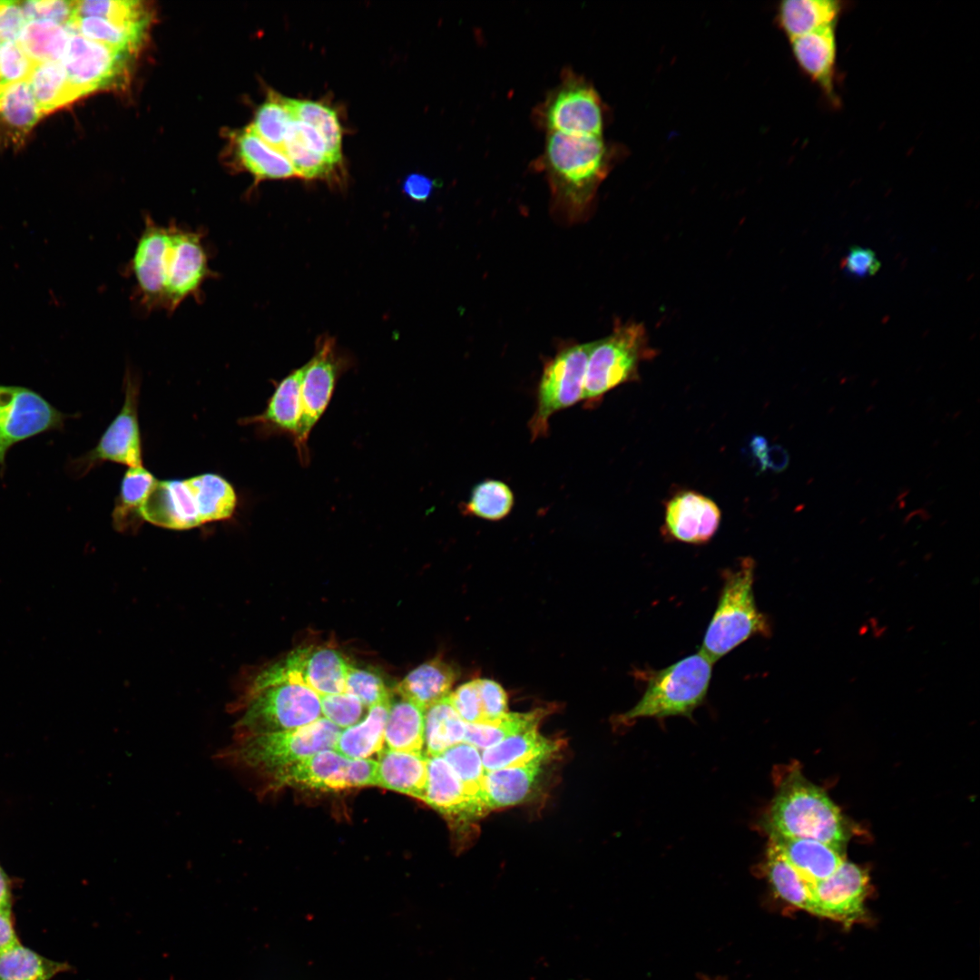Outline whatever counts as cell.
I'll return each instance as SVG.
<instances>
[{"label":"cell","mask_w":980,"mask_h":980,"mask_svg":"<svg viewBox=\"0 0 980 980\" xmlns=\"http://www.w3.org/2000/svg\"><path fill=\"white\" fill-rule=\"evenodd\" d=\"M202 239L201 231L145 218L130 261L144 309L173 312L185 299L200 298L203 283L213 276Z\"/></svg>","instance_id":"1"},{"label":"cell","mask_w":980,"mask_h":980,"mask_svg":"<svg viewBox=\"0 0 980 980\" xmlns=\"http://www.w3.org/2000/svg\"><path fill=\"white\" fill-rule=\"evenodd\" d=\"M602 136L546 132L541 163L551 191L553 211L567 222L587 215L606 173Z\"/></svg>","instance_id":"2"},{"label":"cell","mask_w":980,"mask_h":980,"mask_svg":"<svg viewBox=\"0 0 980 980\" xmlns=\"http://www.w3.org/2000/svg\"><path fill=\"white\" fill-rule=\"evenodd\" d=\"M763 828L769 838H811L841 850L849 838L848 823L838 807L799 768L789 769L779 781Z\"/></svg>","instance_id":"3"},{"label":"cell","mask_w":980,"mask_h":980,"mask_svg":"<svg viewBox=\"0 0 980 980\" xmlns=\"http://www.w3.org/2000/svg\"><path fill=\"white\" fill-rule=\"evenodd\" d=\"M238 504L232 485L220 475L205 473L185 479L157 480L141 508L143 522L172 530H188L230 519Z\"/></svg>","instance_id":"4"},{"label":"cell","mask_w":980,"mask_h":980,"mask_svg":"<svg viewBox=\"0 0 980 980\" xmlns=\"http://www.w3.org/2000/svg\"><path fill=\"white\" fill-rule=\"evenodd\" d=\"M340 729L320 717L295 729L231 737L215 757L226 766L255 773L268 782L276 774L298 761L325 750L334 749Z\"/></svg>","instance_id":"5"},{"label":"cell","mask_w":980,"mask_h":980,"mask_svg":"<svg viewBox=\"0 0 980 980\" xmlns=\"http://www.w3.org/2000/svg\"><path fill=\"white\" fill-rule=\"evenodd\" d=\"M755 562L750 557L725 571L723 584L700 651L713 663L755 635L769 637V618L757 607L753 583Z\"/></svg>","instance_id":"6"},{"label":"cell","mask_w":980,"mask_h":980,"mask_svg":"<svg viewBox=\"0 0 980 980\" xmlns=\"http://www.w3.org/2000/svg\"><path fill=\"white\" fill-rule=\"evenodd\" d=\"M230 706V712L238 715L232 737L295 729L321 717L319 695L305 684L290 681H251Z\"/></svg>","instance_id":"7"},{"label":"cell","mask_w":980,"mask_h":980,"mask_svg":"<svg viewBox=\"0 0 980 980\" xmlns=\"http://www.w3.org/2000/svg\"><path fill=\"white\" fill-rule=\"evenodd\" d=\"M713 662L700 650L649 674L640 701L619 716L622 723L638 719L691 718L703 703L710 683Z\"/></svg>","instance_id":"8"},{"label":"cell","mask_w":980,"mask_h":980,"mask_svg":"<svg viewBox=\"0 0 980 980\" xmlns=\"http://www.w3.org/2000/svg\"><path fill=\"white\" fill-rule=\"evenodd\" d=\"M655 355L643 324L616 321L610 335L592 342L584 378V407L594 408L609 391L637 381L642 362Z\"/></svg>","instance_id":"9"},{"label":"cell","mask_w":980,"mask_h":980,"mask_svg":"<svg viewBox=\"0 0 980 980\" xmlns=\"http://www.w3.org/2000/svg\"><path fill=\"white\" fill-rule=\"evenodd\" d=\"M591 348L592 342L571 345L544 364L535 409L528 425L532 441L548 435L549 419L554 414L583 400Z\"/></svg>","instance_id":"10"},{"label":"cell","mask_w":980,"mask_h":980,"mask_svg":"<svg viewBox=\"0 0 980 980\" xmlns=\"http://www.w3.org/2000/svg\"><path fill=\"white\" fill-rule=\"evenodd\" d=\"M139 395L140 382L128 371L124 377V401L120 412L93 448L67 462L66 472L72 477L81 478L104 462L129 467L142 466L138 420Z\"/></svg>","instance_id":"11"},{"label":"cell","mask_w":980,"mask_h":980,"mask_svg":"<svg viewBox=\"0 0 980 980\" xmlns=\"http://www.w3.org/2000/svg\"><path fill=\"white\" fill-rule=\"evenodd\" d=\"M348 360L338 354L335 340L320 337L313 357L304 364L299 387L300 421L293 445L300 465L308 466V446L311 430L327 409L338 379L347 369Z\"/></svg>","instance_id":"12"},{"label":"cell","mask_w":980,"mask_h":980,"mask_svg":"<svg viewBox=\"0 0 980 980\" xmlns=\"http://www.w3.org/2000/svg\"><path fill=\"white\" fill-rule=\"evenodd\" d=\"M74 416L58 410L40 393L22 386L0 384V471L16 444L50 431H61Z\"/></svg>","instance_id":"13"},{"label":"cell","mask_w":980,"mask_h":980,"mask_svg":"<svg viewBox=\"0 0 980 980\" xmlns=\"http://www.w3.org/2000/svg\"><path fill=\"white\" fill-rule=\"evenodd\" d=\"M132 55L72 31L62 64L82 97L97 90L122 87L130 74Z\"/></svg>","instance_id":"14"},{"label":"cell","mask_w":980,"mask_h":980,"mask_svg":"<svg viewBox=\"0 0 980 980\" xmlns=\"http://www.w3.org/2000/svg\"><path fill=\"white\" fill-rule=\"evenodd\" d=\"M537 119L546 132L602 136L599 96L592 85L573 73L564 74L537 109Z\"/></svg>","instance_id":"15"},{"label":"cell","mask_w":980,"mask_h":980,"mask_svg":"<svg viewBox=\"0 0 980 980\" xmlns=\"http://www.w3.org/2000/svg\"><path fill=\"white\" fill-rule=\"evenodd\" d=\"M348 663L328 647H303L262 670L254 678L261 683L284 681L300 682L319 696L345 691Z\"/></svg>","instance_id":"16"},{"label":"cell","mask_w":980,"mask_h":980,"mask_svg":"<svg viewBox=\"0 0 980 980\" xmlns=\"http://www.w3.org/2000/svg\"><path fill=\"white\" fill-rule=\"evenodd\" d=\"M868 889L867 872L845 859L831 876L813 885V915L845 926L864 922Z\"/></svg>","instance_id":"17"},{"label":"cell","mask_w":980,"mask_h":980,"mask_svg":"<svg viewBox=\"0 0 980 980\" xmlns=\"http://www.w3.org/2000/svg\"><path fill=\"white\" fill-rule=\"evenodd\" d=\"M720 523V511L716 503L694 491L677 493L665 506V532L680 542L705 544L715 534Z\"/></svg>","instance_id":"18"},{"label":"cell","mask_w":980,"mask_h":980,"mask_svg":"<svg viewBox=\"0 0 980 980\" xmlns=\"http://www.w3.org/2000/svg\"><path fill=\"white\" fill-rule=\"evenodd\" d=\"M350 760L334 749L321 750L276 774L268 782V788L276 789L291 786L319 790L351 789Z\"/></svg>","instance_id":"19"},{"label":"cell","mask_w":980,"mask_h":980,"mask_svg":"<svg viewBox=\"0 0 980 980\" xmlns=\"http://www.w3.org/2000/svg\"><path fill=\"white\" fill-rule=\"evenodd\" d=\"M303 372L304 365L289 372L275 385L265 409L240 419L239 423L254 426L261 437L288 436L293 441L300 421L299 387Z\"/></svg>","instance_id":"20"},{"label":"cell","mask_w":980,"mask_h":980,"mask_svg":"<svg viewBox=\"0 0 980 980\" xmlns=\"http://www.w3.org/2000/svg\"><path fill=\"white\" fill-rule=\"evenodd\" d=\"M835 25L826 26L790 40L799 67L818 85L832 103H837L835 73L837 41Z\"/></svg>","instance_id":"21"},{"label":"cell","mask_w":980,"mask_h":980,"mask_svg":"<svg viewBox=\"0 0 980 980\" xmlns=\"http://www.w3.org/2000/svg\"><path fill=\"white\" fill-rule=\"evenodd\" d=\"M421 800L452 818L469 820L482 817L441 755L427 757V779Z\"/></svg>","instance_id":"22"},{"label":"cell","mask_w":980,"mask_h":980,"mask_svg":"<svg viewBox=\"0 0 980 980\" xmlns=\"http://www.w3.org/2000/svg\"><path fill=\"white\" fill-rule=\"evenodd\" d=\"M549 759L541 757L519 765L485 771L483 789L489 811L525 800L537 784L544 762Z\"/></svg>","instance_id":"23"},{"label":"cell","mask_w":980,"mask_h":980,"mask_svg":"<svg viewBox=\"0 0 980 980\" xmlns=\"http://www.w3.org/2000/svg\"><path fill=\"white\" fill-rule=\"evenodd\" d=\"M769 842L812 886L831 876L846 859L844 850L816 839L775 837Z\"/></svg>","instance_id":"24"},{"label":"cell","mask_w":980,"mask_h":980,"mask_svg":"<svg viewBox=\"0 0 980 980\" xmlns=\"http://www.w3.org/2000/svg\"><path fill=\"white\" fill-rule=\"evenodd\" d=\"M42 115L27 81L1 87L0 145H22Z\"/></svg>","instance_id":"25"},{"label":"cell","mask_w":980,"mask_h":980,"mask_svg":"<svg viewBox=\"0 0 980 980\" xmlns=\"http://www.w3.org/2000/svg\"><path fill=\"white\" fill-rule=\"evenodd\" d=\"M426 779L427 757L422 752H380L377 786L422 799Z\"/></svg>","instance_id":"26"},{"label":"cell","mask_w":980,"mask_h":980,"mask_svg":"<svg viewBox=\"0 0 980 980\" xmlns=\"http://www.w3.org/2000/svg\"><path fill=\"white\" fill-rule=\"evenodd\" d=\"M457 672L441 659L428 661L411 671L394 688L401 699L410 701L425 710L450 694Z\"/></svg>","instance_id":"27"},{"label":"cell","mask_w":980,"mask_h":980,"mask_svg":"<svg viewBox=\"0 0 980 980\" xmlns=\"http://www.w3.org/2000/svg\"><path fill=\"white\" fill-rule=\"evenodd\" d=\"M561 748L558 740L547 739L538 731V725L505 738L482 752L485 771L528 762L536 758H551Z\"/></svg>","instance_id":"28"},{"label":"cell","mask_w":980,"mask_h":980,"mask_svg":"<svg viewBox=\"0 0 980 980\" xmlns=\"http://www.w3.org/2000/svg\"><path fill=\"white\" fill-rule=\"evenodd\" d=\"M234 144L239 162L256 181L296 176L286 155L266 143L250 125L235 135Z\"/></svg>","instance_id":"29"},{"label":"cell","mask_w":980,"mask_h":980,"mask_svg":"<svg viewBox=\"0 0 980 980\" xmlns=\"http://www.w3.org/2000/svg\"><path fill=\"white\" fill-rule=\"evenodd\" d=\"M391 699L368 709L367 716L340 731L334 750L348 759H368L383 750Z\"/></svg>","instance_id":"30"},{"label":"cell","mask_w":980,"mask_h":980,"mask_svg":"<svg viewBox=\"0 0 980 980\" xmlns=\"http://www.w3.org/2000/svg\"><path fill=\"white\" fill-rule=\"evenodd\" d=\"M766 878L775 896L792 907L813 915V886L769 842L764 865Z\"/></svg>","instance_id":"31"},{"label":"cell","mask_w":980,"mask_h":980,"mask_svg":"<svg viewBox=\"0 0 980 980\" xmlns=\"http://www.w3.org/2000/svg\"><path fill=\"white\" fill-rule=\"evenodd\" d=\"M156 481L153 475L142 466L127 469L112 513L113 524L117 531L139 529L143 522L141 508Z\"/></svg>","instance_id":"32"},{"label":"cell","mask_w":980,"mask_h":980,"mask_svg":"<svg viewBox=\"0 0 980 980\" xmlns=\"http://www.w3.org/2000/svg\"><path fill=\"white\" fill-rule=\"evenodd\" d=\"M842 4L833 0H788L780 4L779 22L791 39L836 25Z\"/></svg>","instance_id":"33"},{"label":"cell","mask_w":980,"mask_h":980,"mask_svg":"<svg viewBox=\"0 0 980 980\" xmlns=\"http://www.w3.org/2000/svg\"><path fill=\"white\" fill-rule=\"evenodd\" d=\"M425 710L401 699L390 703L385 742L388 750L421 752L425 745Z\"/></svg>","instance_id":"34"},{"label":"cell","mask_w":980,"mask_h":980,"mask_svg":"<svg viewBox=\"0 0 980 980\" xmlns=\"http://www.w3.org/2000/svg\"><path fill=\"white\" fill-rule=\"evenodd\" d=\"M72 31L46 20L26 22L16 41L29 58L36 63H62Z\"/></svg>","instance_id":"35"},{"label":"cell","mask_w":980,"mask_h":980,"mask_svg":"<svg viewBox=\"0 0 980 980\" xmlns=\"http://www.w3.org/2000/svg\"><path fill=\"white\" fill-rule=\"evenodd\" d=\"M42 114H46L80 96L70 83L62 63H36L27 80Z\"/></svg>","instance_id":"36"},{"label":"cell","mask_w":980,"mask_h":980,"mask_svg":"<svg viewBox=\"0 0 980 980\" xmlns=\"http://www.w3.org/2000/svg\"><path fill=\"white\" fill-rule=\"evenodd\" d=\"M68 28L92 41L134 54L143 44L148 26L98 16H76Z\"/></svg>","instance_id":"37"},{"label":"cell","mask_w":980,"mask_h":980,"mask_svg":"<svg viewBox=\"0 0 980 980\" xmlns=\"http://www.w3.org/2000/svg\"><path fill=\"white\" fill-rule=\"evenodd\" d=\"M449 695L425 711V745L429 756L441 755L465 740L466 723L456 713Z\"/></svg>","instance_id":"38"},{"label":"cell","mask_w":980,"mask_h":980,"mask_svg":"<svg viewBox=\"0 0 980 980\" xmlns=\"http://www.w3.org/2000/svg\"><path fill=\"white\" fill-rule=\"evenodd\" d=\"M68 969L20 944L0 954V980H51Z\"/></svg>","instance_id":"39"},{"label":"cell","mask_w":980,"mask_h":980,"mask_svg":"<svg viewBox=\"0 0 980 980\" xmlns=\"http://www.w3.org/2000/svg\"><path fill=\"white\" fill-rule=\"evenodd\" d=\"M441 756L454 769L467 797L481 815L488 813L483 789L485 770L479 750L466 742H461L446 750Z\"/></svg>","instance_id":"40"},{"label":"cell","mask_w":980,"mask_h":980,"mask_svg":"<svg viewBox=\"0 0 980 980\" xmlns=\"http://www.w3.org/2000/svg\"><path fill=\"white\" fill-rule=\"evenodd\" d=\"M514 505V495L507 484L497 479H485L472 488L460 509L465 515L499 521L511 513Z\"/></svg>","instance_id":"41"},{"label":"cell","mask_w":980,"mask_h":980,"mask_svg":"<svg viewBox=\"0 0 980 980\" xmlns=\"http://www.w3.org/2000/svg\"><path fill=\"white\" fill-rule=\"evenodd\" d=\"M545 712L543 709L526 713L508 712L493 722L466 723L464 742L478 750H486L523 730L539 725Z\"/></svg>","instance_id":"42"},{"label":"cell","mask_w":980,"mask_h":980,"mask_svg":"<svg viewBox=\"0 0 980 980\" xmlns=\"http://www.w3.org/2000/svg\"><path fill=\"white\" fill-rule=\"evenodd\" d=\"M294 119L314 127L325 139L333 156L342 159V126L337 112L328 104L309 100L284 97Z\"/></svg>","instance_id":"43"},{"label":"cell","mask_w":980,"mask_h":980,"mask_svg":"<svg viewBox=\"0 0 980 980\" xmlns=\"http://www.w3.org/2000/svg\"><path fill=\"white\" fill-rule=\"evenodd\" d=\"M293 119L284 96L270 93L257 109L250 126L266 143L283 153L284 139Z\"/></svg>","instance_id":"44"},{"label":"cell","mask_w":980,"mask_h":980,"mask_svg":"<svg viewBox=\"0 0 980 980\" xmlns=\"http://www.w3.org/2000/svg\"><path fill=\"white\" fill-rule=\"evenodd\" d=\"M76 16H98L126 24L146 25L151 15L145 3L135 0L75 1Z\"/></svg>","instance_id":"45"},{"label":"cell","mask_w":980,"mask_h":980,"mask_svg":"<svg viewBox=\"0 0 980 980\" xmlns=\"http://www.w3.org/2000/svg\"><path fill=\"white\" fill-rule=\"evenodd\" d=\"M283 153L290 162L296 176L307 179H328L338 165L330 158L315 152L296 136L290 125L284 139Z\"/></svg>","instance_id":"46"},{"label":"cell","mask_w":980,"mask_h":980,"mask_svg":"<svg viewBox=\"0 0 980 980\" xmlns=\"http://www.w3.org/2000/svg\"><path fill=\"white\" fill-rule=\"evenodd\" d=\"M345 691L356 696L368 709L390 698L384 681L378 675L349 664L346 675Z\"/></svg>","instance_id":"47"},{"label":"cell","mask_w":980,"mask_h":980,"mask_svg":"<svg viewBox=\"0 0 980 980\" xmlns=\"http://www.w3.org/2000/svg\"><path fill=\"white\" fill-rule=\"evenodd\" d=\"M321 714L339 729L348 728L361 720L364 705L346 691L319 696Z\"/></svg>","instance_id":"48"},{"label":"cell","mask_w":980,"mask_h":980,"mask_svg":"<svg viewBox=\"0 0 980 980\" xmlns=\"http://www.w3.org/2000/svg\"><path fill=\"white\" fill-rule=\"evenodd\" d=\"M34 64L17 42H1L0 88L27 81Z\"/></svg>","instance_id":"49"},{"label":"cell","mask_w":980,"mask_h":980,"mask_svg":"<svg viewBox=\"0 0 980 980\" xmlns=\"http://www.w3.org/2000/svg\"><path fill=\"white\" fill-rule=\"evenodd\" d=\"M26 22L46 20L68 27L75 17V1L31 0L21 2Z\"/></svg>","instance_id":"50"},{"label":"cell","mask_w":980,"mask_h":980,"mask_svg":"<svg viewBox=\"0 0 980 980\" xmlns=\"http://www.w3.org/2000/svg\"><path fill=\"white\" fill-rule=\"evenodd\" d=\"M475 681L485 722H493L506 715L507 695L503 688L488 679H478Z\"/></svg>","instance_id":"51"},{"label":"cell","mask_w":980,"mask_h":980,"mask_svg":"<svg viewBox=\"0 0 980 980\" xmlns=\"http://www.w3.org/2000/svg\"><path fill=\"white\" fill-rule=\"evenodd\" d=\"M449 697L456 713L466 723L485 722L475 680L462 684Z\"/></svg>","instance_id":"52"},{"label":"cell","mask_w":980,"mask_h":980,"mask_svg":"<svg viewBox=\"0 0 980 980\" xmlns=\"http://www.w3.org/2000/svg\"><path fill=\"white\" fill-rule=\"evenodd\" d=\"M841 266L850 276L864 278L875 275L881 264L871 249L853 246L842 260Z\"/></svg>","instance_id":"53"},{"label":"cell","mask_w":980,"mask_h":980,"mask_svg":"<svg viewBox=\"0 0 980 980\" xmlns=\"http://www.w3.org/2000/svg\"><path fill=\"white\" fill-rule=\"evenodd\" d=\"M26 24L21 2L0 0V41L16 42Z\"/></svg>","instance_id":"54"},{"label":"cell","mask_w":980,"mask_h":980,"mask_svg":"<svg viewBox=\"0 0 980 980\" xmlns=\"http://www.w3.org/2000/svg\"><path fill=\"white\" fill-rule=\"evenodd\" d=\"M436 181L427 176L412 173L406 177L402 184L404 193L416 201H426L432 194Z\"/></svg>","instance_id":"55"},{"label":"cell","mask_w":980,"mask_h":980,"mask_svg":"<svg viewBox=\"0 0 980 980\" xmlns=\"http://www.w3.org/2000/svg\"><path fill=\"white\" fill-rule=\"evenodd\" d=\"M20 944L11 918V911L0 910V954Z\"/></svg>","instance_id":"56"},{"label":"cell","mask_w":980,"mask_h":980,"mask_svg":"<svg viewBox=\"0 0 980 980\" xmlns=\"http://www.w3.org/2000/svg\"><path fill=\"white\" fill-rule=\"evenodd\" d=\"M789 457L787 451L780 446L769 447L767 454V467L775 472L784 470L789 465Z\"/></svg>","instance_id":"57"},{"label":"cell","mask_w":980,"mask_h":980,"mask_svg":"<svg viewBox=\"0 0 980 980\" xmlns=\"http://www.w3.org/2000/svg\"><path fill=\"white\" fill-rule=\"evenodd\" d=\"M11 897L7 877L0 867V910L10 911Z\"/></svg>","instance_id":"58"},{"label":"cell","mask_w":980,"mask_h":980,"mask_svg":"<svg viewBox=\"0 0 980 980\" xmlns=\"http://www.w3.org/2000/svg\"><path fill=\"white\" fill-rule=\"evenodd\" d=\"M701 980H726L725 978H723L721 976L710 977V976L704 975H701Z\"/></svg>","instance_id":"59"},{"label":"cell","mask_w":980,"mask_h":980,"mask_svg":"<svg viewBox=\"0 0 980 980\" xmlns=\"http://www.w3.org/2000/svg\"><path fill=\"white\" fill-rule=\"evenodd\" d=\"M0 44H1V42H0Z\"/></svg>","instance_id":"60"}]
</instances>
